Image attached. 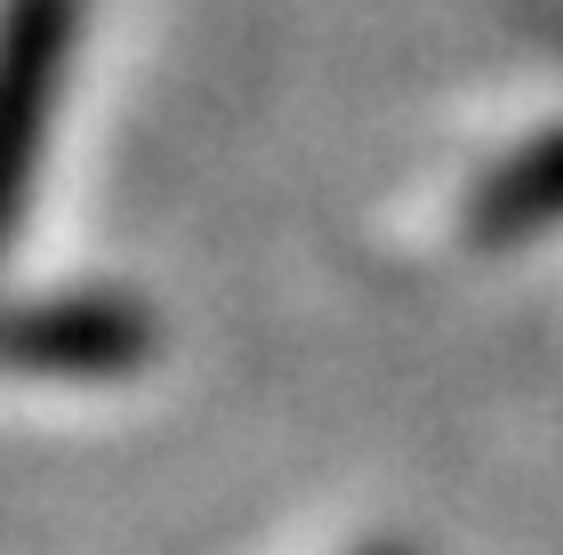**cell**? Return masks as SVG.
<instances>
[{
  "mask_svg": "<svg viewBox=\"0 0 563 555\" xmlns=\"http://www.w3.org/2000/svg\"><path fill=\"white\" fill-rule=\"evenodd\" d=\"M73 41H81V0H0V249L33 201L41 137L65 97Z\"/></svg>",
  "mask_w": 563,
  "mask_h": 555,
  "instance_id": "cell-1",
  "label": "cell"
},
{
  "mask_svg": "<svg viewBox=\"0 0 563 555\" xmlns=\"http://www.w3.org/2000/svg\"><path fill=\"white\" fill-rule=\"evenodd\" d=\"M162 331L121 290H65V298H9L0 307V370L24 378H130Z\"/></svg>",
  "mask_w": 563,
  "mask_h": 555,
  "instance_id": "cell-2",
  "label": "cell"
},
{
  "mask_svg": "<svg viewBox=\"0 0 563 555\" xmlns=\"http://www.w3.org/2000/svg\"><path fill=\"white\" fill-rule=\"evenodd\" d=\"M548 225H563V130L516 145L467 201L475 242H523V234H548Z\"/></svg>",
  "mask_w": 563,
  "mask_h": 555,
  "instance_id": "cell-3",
  "label": "cell"
},
{
  "mask_svg": "<svg viewBox=\"0 0 563 555\" xmlns=\"http://www.w3.org/2000/svg\"><path fill=\"white\" fill-rule=\"evenodd\" d=\"M363 555H411V547H363Z\"/></svg>",
  "mask_w": 563,
  "mask_h": 555,
  "instance_id": "cell-4",
  "label": "cell"
}]
</instances>
